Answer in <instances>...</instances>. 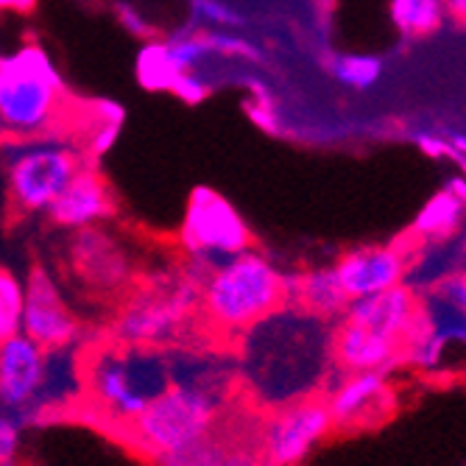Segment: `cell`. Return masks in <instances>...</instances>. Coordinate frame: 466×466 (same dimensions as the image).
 Masks as SVG:
<instances>
[{"label": "cell", "mask_w": 466, "mask_h": 466, "mask_svg": "<svg viewBox=\"0 0 466 466\" xmlns=\"http://www.w3.org/2000/svg\"><path fill=\"white\" fill-rule=\"evenodd\" d=\"M20 450V428L9 416H0V466H12Z\"/></svg>", "instance_id": "30"}, {"label": "cell", "mask_w": 466, "mask_h": 466, "mask_svg": "<svg viewBox=\"0 0 466 466\" xmlns=\"http://www.w3.org/2000/svg\"><path fill=\"white\" fill-rule=\"evenodd\" d=\"M117 15H120V23H123L126 28H129L132 34H137V36H148V34H151V28L146 25V20H143L135 9H126V6H123Z\"/></svg>", "instance_id": "31"}, {"label": "cell", "mask_w": 466, "mask_h": 466, "mask_svg": "<svg viewBox=\"0 0 466 466\" xmlns=\"http://www.w3.org/2000/svg\"><path fill=\"white\" fill-rule=\"evenodd\" d=\"M332 268L338 282L347 290L350 302L363 299V296H374L380 290L402 285L408 274V248L400 243L358 246L341 254Z\"/></svg>", "instance_id": "10"}, {"label": "cell", "mask_w": 466, "mask_h": 466, "mask_svg": "<svg viewBox=\"0 0 466 466\" xmlns=\"http://www.w3.org/2000/svg\"><path fill=\"white\" fill-rule=\"evenodd\" d=\"M248 87H254V98L246 104L248 117H251L254 123H258L263 132L279 135V132H282V117H279V112H277V106H274V98L266 93V87H260L258 81H251Z\"/></svg>", "instance_id": "26"}, {"label": "cell", "mask_w": 466, "mask_h": 466, "mask_svg": "<svg viewBox=\"0 0 466 466\" xmlns=\"http://www.w3.org/2000/svg\"><path fill=\"white\" fill-rule=\"evenodd\" d=\"M258 433L260 428L254 431L251 425H246L240 431L235 425L229 428V421L221 419V425L196 447L171 458H159L154 463L157 466H263Z\"/></svg>", "instance_id": "14"}, {"label": "cell", "mask_w": 466, "mask_h": 466, "mask_svg": "<svg viewBox=\"0 0 466 466\" xmlns=\"http://www.w3.org/2000/svg\"><path fill=\"white\" fill-rule=\"evenodd\" d=\"M444 190H447V193H452L455 198L466 201V179H463V174H455V177L444 185Z\"/></svg>", "instance_id": "33"}, {"label": "cell", "mask_w": 466, "mask_h": 466, "mask_svg": "<svg viewBox=\"0 0 466 466\" xmlns=\"http://www.w3.org/2000/svg\"><path fill=\"white\" fill-rule=\"evenodd\" d=\"M70 263L84 285L101 293H115L132 279V263L123 246L98 227L78 229L70 243Z\"/></svg>", "instance_id": "12"}, {"label": "cell", "mask_w": 466, "mask_h": 466, "mask_svg": "<svg viewBox=\"0 0 466 466\" xmlns=\"http://www.w3.org/2000/svg\"><path fill=\"white\" fill-rule=\"evenodd\" d=\"M167 93H174L177 98H182L187 104H198L209 96V81L198 70H187V73L177 76V81L171 84Z\"/></svg>", "instance_id": "28"}, {"label": "cell", "mask_w": 466, "mask_h": 466, "mask_svg": "<svg viewBox=\"0 0 466 466\" xmlns=\"http://www.w3.org/2000/svg\"><path fill=\"white\" fill-rule=\"evenodd\" d=\"M46 355L23 332L0 341V400L9 408H25L46 386Z\"/></svg>", "instance_id": "15"}, {"label": "cell", "mask_w": 466, "mask_h": 466, "mask_svg": "<svg viewBox=\"0 0 466 466\" xmlns=\"http://www.w3.org/2000/svg\"><path fill=\"white\" fill-rule=\"evenodd\" d=\"M296 302L319 319H344L350 296L335 277L332 266L310 268L299 277H288V305Z\"/></svg>", "instance_id": "18"}, {"label": "cell", "mask_w": 466, "mask_h": 466, "mask_svg": "<svg viewBox=\"0 0 466 466\" xmlns=\"http://www.w3.org/2000/svg\"><path fill=\"white\" fill-rule=\"evenodd\" d=\"M23 299H25L23 282L9 268L0 266V341H6V338L20 332Z\"/></svg>", "instance_id": "24"}, {"label": "cell", "mask_w": 466, "mask_h": 466, "mask_svg": "<svg viewBox=\"0 0 466 466\" xmlns=\"http://www.w3.org/2000/svg\"><path fill=\"white\" fill-rule=\"evenodd\" d=\"M332 358L347 374L350 371H389L402 360V341L371 332L344 319L332 338Z\"/></svg>", "instance_id": "17"}, {"label": "cell", "mask_w": 466, "mask_h": 466, "mask_svg": "<svg viewBox=\"0 0 466 466\" xmlns=\"http://www.w3.org/2000/svg\"><path fill=\"white\" fill-rule=\"evenodd\" d=\"M84 106L76 104L65 78L39 46H23L0 56V135L28 143L65 137L81 126Z\"/></svg>", "instance_id": "1"}, {"label": "cell", "mask_w": 466, "mask_h": 466, "mask_svg": "<svg viewBox=\"0 0 466 466\" xmlns=\"http://www.w3.org/2000/svg\"><path fill=\"white\" fill-rule=\"evenodd\" d=\"M329 73L350 90H369L383 76V59L374 54H335L329 59Z\"/></svg>", "instance_id": "22"}, {"label": "cell", "mask_w": 466, "mask_h": 466, "mask_svg": "<svg viewBox=\"0 0 466 466\" xmlns=\"http://www.w3.org/2000/svg\"><path fill=\"white\" fill-rule=\"evenodd\" d=\"M389 12H391V23L397 25V31L408 39L431 36L447 20L441 0H391Z\"/></svg>", "instance_id": "20"}, {"label": "cell", "mask_w": 466, "mask_h": 466, "mask_svg": "<svg viewBox=\"0 0 466 466\" xmlns=\"http://www.w3.org/2000/svg\"><path fill=\"white\" fill-rule=\"evenodd\" d=\"M436 296L444 302L447 310L463 316V310H466V282H463V274L447 277V279L439 285V293H436Z\"/></svg>", "instance_id": "29"}, {"label": "cell", "mask_w": 466, "mask_h": 466, "mask_svg": "<svg viewBox=\"0 0 466 466\" xmlns=\"http://www.w3.org/2000/svg\"><path fill=\"white\" fill-rule=\"evenodd\" d=\"M185 254L196 268H213L251 248V229L238 207L213 187H193L179 229Z\"/></svg>", "instance_id": "6"}, {"label": "cell", "mask_w": 466, "mask_h": 466, "mask_svg": "<svg viewBox=\"0 0 466 466\" xmlns=\"http://www.w3.org/2000/svg\"><path fill=\"white\" fill-rule=\"evenodd\" d=\"M444 4V15L452 17L455 23H463L466 20V0H441Z\"/></svg>", "instance_id": "32"}, {"label": "cell", "mask_w": 466, "mask_h": 466, "mask_svg": "<svg viewBox=\"0 0 466 466\" xmlns=\"http://www.w3.org/2000/svg\"><path fill=\"white\" fill-rule=\"evenodd\" d=\"M90 159L73 143L59 137H39L23 143L9 162V201L20 216L48 213L65 185Z\"/></svg>", "instance_id": "5"}, {"label": "cell", "mask_w": 466, "mask_h": 466, "mask_svg": "<svg viewBox=\"0 0 466 466\" xmlns=\"http://www.w3.org/2000/svg\"><path fill=\"white\" fill-rule=\"evenodd\" d=\"M421 313V302L413 288L394 285L389 290H380L374 296H363V299H352L344 319L366 327L371 332H380L394 341H405L413 321Z\"/></svg>", "instance_id": "16"}, {"label": "cell", "mask_w": 466, "mask_h": 466, "mask_svg": "<svg viewBox=\"0 0 466 466\" xmlns=\"http://www.w3.org/2000/svg\"><path fill=\"white\" fill-rule=\"evenodd\" d=\"M23 324L20 332L28 335L36 347L46 352H56L70 347L78 338V321L65 305L56 282L48 271L34 268L28 282L23 285Z\"/></svg>", "instance_id": "8"}, {"label": "cell", "mask_w": 466, "mask_h": 466, "mask_svg": "<svg viewBox=\"0 0 466 466\" xmlns=\"http://www.w3.org/2000/svg\"><path fill=\"white\" fill-rule=\"evenodd\" d=\"M193 15L198 23H207L209 28H229L238 31L243 25L240 12H235L224 0H193Z\"/></svg>", "instance_id": "27"}, {"label": "cell", "mask_w": 466, "mask_h": 466, "mask_svg": "<svg viewBox=\"0 0 466 466\" xmlns=\"http://www.w3.org/2000/svg\"><path fill=\"white\" fill-rule=\"evenodd\" d=\"M34 0H0V9H31Z\"/></svg>", "instance_id": "34"}, {"label": "cell", "mask_w": 466, "mask_h": 466, "mask_svg": "<svg viewBox=\"0 0 466 466\" xmlns=\"http://www.w3.org/2000/svg\"><path fill=\"white\" fill-rule=\"evenodd\" d=\"M335 431L327 400L305 397L274 410L258 433L263 466H299Z\"/></svg>", "instance_id": "7"}, {"label": "cell", "mask_w": 466, "mask_h": 466, "mask_svg": "<svg viewBox=\"0 0 466 466\" xmlns=\"http://www.w3.org/2000/svg\"><path fill=\"white\" fill-rule=\"evenodd\" d=\"M151 371L154 369L148 360L137 363L135 358H126L117 352L96 358L90 369V391H93L96 405L104 408L109 416L120 419L123 425L132 421L154 397V391L140 383Z\"/></svg>", "instance_id": "9"}, {"label": "cell", "mask_w": 466, "mask_h": 466, "mask_svg": "<svg viewBox=\"0 0 466 466\" xmlns=\"http://www.w3.org/2000/svg\"><path fill=\"white\" fill-rule=\"evenodd\" d=\"M207 34V48L209 56H227V59H246V62H260L263 54L251 39L240 36L229 28H209Z\"/></svg>", "instance_id": "25"}, {"label": "cell", "mask_w": 466, "mask_h": 466, "mask_svg": "<svg viewBox=\"0 0 466 466\" xmlns=\"http://www.w3.org/2000/svg\"><path fill=\"white\" fill-rule=\"evenodd\" d=\"M288 305V277L266 258L246 248L201 277L198 313L218 335L248 332Z\"/></svg>", "instance_id": "2"}, {"label": "cell", "mask_w": 466, "mask_h": 466, "mask_svg": "<svg viewBox=\"0 0 466 466\" xmlns=\"http://www.w3.org/2000/svg\"><path fill=\"white\" fill-rule=\"evenodd\" d=\"M463 204L461 198H455L447 190H439L433 198L425 201V207L419 209L413 227H410V238L421 240V243H441L450 240L463 221Z\"/></svg>", "instance_id": "19"}, {"label": "cell", "mask_w": 466, "mask_h": 466, "mask_svg": "<svg viewBox=\"0 0 466 466\" xmlns=\"http://www.w3.org/2000/svg\"><path fill=\"white\" fill-rule=\"evenodd\" d=\"M159 48H162V56L165 62L171 65V70L177 76L187 73V70H198V65L209 56V48H207V34L204 31H177L171 36L159 39Z\"/></svg>", "instance_id": "21"}, {"label": "cell", "mask_w": 466, "mask_h": 466, "mask_svg": "<svg viewBox=\"0 0 466 466\" xmlns=\"http://www.w3.org/2000/svg\"><path fill=\"white\" fill-rule=\"evenodd\" d=\"M327 408L335 428H369L394 408V391L386 371H350L329 394Z\"/></svg>", "instance_id": "11"}, {"label": "cell", "mask_w": 466, "mask_h": 466, "mask_svg": "<svg viewBox=\"0 0 466 466\" xmlns=\"http://www.w3.org/2000/svg\"><path fill=\"white\" fill-rule=\"evenodd\" d=\"M413 143L431 159H452L458 167H463V162H466L463 132H450V129H436V126H431V129H416Z\"/></svg>", "instance_id": "23"}, {"label": "cell", "mask_w": 466, "mask_h": 466, "mask_svg": "<svg viewBox=\"0 0 466 466\" xmlns=\"http://www.w3.org/2000/svg\"><path fill=\"white\" fill-rule=\"evenodd\" d=\"M201 277L196 271L159 277L143 285L123 305L115 332L129 347H157L185 329V324L198 313Z\"/></svg>", "instance_id": "4"}, {"label": "cell", "mask_w": 466, "mask_h": 466, "mask_svg": "<svg viewBox=\"0 0 466 466\" xmlns=\"http://www.w3.org/2000/svg\"><path fill=\"white\" fill-rule=\"evenodd\" d=\"M224 405V394L204 380L167 383L126 425H129L132 441L151 461H159L204 441L221 425Z\"/></svg>", "instance_id": "3"}, {"label": "cell", "mask_w": 466, "mask_h": 466, "mask_svg": "<svg viewBox=\"0 0 466 466\" xmlns=\"http://www.w3.org/2000/svg\"><path fill=\"white\" fill-rule=\"evenodd\" d=\"M115 213V196L106 179L87 162L81 171L65 185L56 201L48 207V216L62 229H87L98 227L101 221L112 218Z\"/></svg>", "instance_id": "13"}]
</instances>
